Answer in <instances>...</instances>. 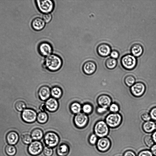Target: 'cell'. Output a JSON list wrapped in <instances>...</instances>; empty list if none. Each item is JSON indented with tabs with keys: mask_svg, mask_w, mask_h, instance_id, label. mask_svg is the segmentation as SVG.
Returning a JSON list of instances; mask_svg holds the SVG:
<instances>
[{
	"mask_svg": "<svg viewBox=\"0 0 156 156\" xmlns=\"http://www.w3.org/2000/svg\"><path fill=\"white\" fill-rule=\"evenodd\" d=\"M110 55L111 58L115 59L117 58L119 56V52L115 50L111 51Z\"/></svg>",
	"mask_w": 156,
	"mask_h": 156,
	"instance_id": "cell-41",
	"label": "cell"
},
{
	"mask_svg": "<svg viewBox=\"0 0 156 156\" xmlns=\"http://www.w3.org/2000/svg\"><path fill=\"white\" fill-rule=\"evenodd\" d=\"M42 19L46 23H49L51 20L52 17L50 13L44 14L42 16Z\"/></svg>",
	"mask_w": 156,
	"mask_h": 156,
	"instance_id": "cell-38",
	"label": "cell"
},
{
	"mask_svg": "<svg viewBox=\"0 0 156 156\" xmlns=\"http://www.w3.org/2000/svg\"><path fill=\"white\" fill-rule=\"evenodd\" d=\"M19 140L18 134L14 131L9 132L6 136V141L9 145H15L18 142Z\"/></svg>",
	"mask_w": 156,
	"mask_h": 156,
	"instance_id": "cell-20",
	"label": "cell"
},
{
	"mask_svg": "<svg viewBox=\"0 0 156 156\" xmlns=\"http://www.w3.org/2000/svg\"><path fill=\"white\" fill-rule=\"evenodd\" d=\"M98 140V137L94 133H92L90 135L88 140L90 145H94L96 144Z\"/></svg>",
	"mask_w": 156,
	"mask_h": 156,
	"instance_id": "cell-33",
	"label": "cell"
},
{
	"mask_svg": "<svg viewBox=\"0 0 156 156\" xmlns=\"http://www.w3.org/2000/svg\"><path fill=\"white\" fill-rule=\"evenodd\" d=\"M82 110L85 114H89L90 113L92 110L91 105L88 104H84L82 108Z\"/></svg>",
	"mask_w": 156,
	"mask_h": 156,
	"instance_id": "cell-34",
	"label": "cell"
},
{
	"mask_svg": "<svg viewBox=\"0 0 156 156\" xmlns=\"http://www.w3.org/2000/svg\"><path fill=\"white\" fill-rule=\"evenodd\" d=\"M150 151L154 156H156V144H154L151 147Z\"/></svg>",
	"mask_w": 156,
	"mask_h": 156,
	"instance_id": "cell-43",
	"label": "cell"
},
{
	"mask_svg": "<svg viewBox=\"0 0 156 156\" xmlns=\"http://www.w3.org/2000/svg\"><path fill=\"white\" fill-rule=\"evenodd\" d=\"M48 117L45 112H39L37 116V120L38 122L41 124H44L48 121Z\"/></svg>",
	"mask_w": 156,
	"mask_h": 156,
	"instance_id": "cell-26",
	"label": "cell"
},
{
	"mask_svg": "<svg viewBox=\"0 0 156 156\" xmlns=\"http://www.w3.org/2000/svg\"><path fill=\"white\" fill-rule=\"evenodd\" d=\"M40 109L42 112H44L46 110V108L45 104H42L40 107Z\"/></svg>",
	"mask_w": 156,
	"mask_h": 156,
	"instance_id": "cell-46",
	"label": "cell"
},
{
	"mask_svg": "<svg viewBox=\"0 0 156 156\" xmlns=\"http://www.w3.org/2000/svg\"><path fill=\"white\" fill-rule=\"evenodd\" d=\"M117 64V61L116 59L112 58H108L106 61L105 65L106 67L109 69L114 68Z\"/></svg>",
	"mask_w": 156,
	"mask_h": 156,
	"instance_id": "cell-27",
	"label": "cell"
},
{
	"mask_svg": "<svg viewBox=\"0 0 156 156\" xmlns=\"http://www.w3.org/2000/svg\"><path fill=\"white\" fill-rule=\"evenodd\" d=\"M96 67V64L94 62L92 61H88L84 63L83 69L86 74L90 75L95 72Z\"/></svg>",
	"mask_w": 156,
	"mask_h": 156,
	"instance_id": "cell-14",
	"label": "cell"
},
{
	"mask_svg": "<svg viewBox=\"0 0 156 156\" xmlns=\"http://www.w3.org/2000/svg\"><path fill=\"white\" fill-rule=\"evenodd\" d=\"M44 141L46 146L54 148L57 146L60 141L59 136L55 132H47L44 136Z\"/></svg>",
	"mask_w": 156,
	"mask_h": 156,
	"instance_id": "cell-3",
	"label": "cell"
},
{
	"mask_svg": "<svg viewBox=\"0 0 156 156\" xmlns=\"http://www.w3.org/2000/svg\"><path fill=\"white\" fill-rule=\"evenodd\" d=\"M97 101L100 107L107 108L111 105L112 100L108 96L102 95L98 98Z\"/></svg>",
	"mask_w": 156,
	"mask_h": 156,
	"instance_id": "cell-18",
	"label": "cell"
},
{
	"mask_svg": "<svg viewBox=\"0 0 156 156\" xmlns=\"http://www.w3.org/2000/svg\"><path fill=\"white\" fill-rule=\"evenodd\" d=\"M122 121L121 115L118 113H112L108 115L106 118V123L108 127L115 128L118 127Z\"/></svg>",
	"mask_w": 156,
	"mask_h": 156,
	"instance_id": "cell-6",
	"label": "cell"
},
{
	"mask_svg": "<svg viewBox=\"0 0 156 156\" xmlns=\"http://www.w3.org/2000/svg\"><path fill=\"white\" fill-rule=\"evenodd\" d=\"M94 133L100 138L106 137L108 134L109 129L106 122L103 121L97 122L94 127Z\"/></svg>",
	"mask_w": 156,
	"mask_h": 156,
	"instance_id": "cell-4",
	"label": "cell"
},
{
	"mask_svg": "<svg viewBox=\"0 0 156 156\" xmlns=\"http://www.w3.org/2000/svg\"><path fill=\"white\" fill-rule=\"evenodd\" d=\"M5 151L6 154L9 156H13L16 152L15 147L13 145H7L5 147Z\"/></svg>",
	"mask_w": 156,
	"mask_h": 156,
	"instance_id": "cell-28",
	"label": "cell"
},
{
	"mask_svg": "<svg viewBox=\"0 0 156 156\" xmlns=\"http://www.w3.org/2000/svg\"><path fill=\"white\" fill-rule=\"evenodd\" d=\"M37 50L41 55L43 56L47 57L51 54L53 51V48L49 43L43 41L39 44Z\"/></svg>",
	"mask_w": 156,
	"mask_h": 156,
	"instance_id": "cell-9",
	"label": "cell"
},
{
	"mask_svg": "<svg viewBox=\"0 0 156 156\" xmlns=\"http://www.w3.org/2000/svg\"><path fill=\"white\" fill-rule=\"evenodd\" d=\"M62 61L61 57L55 54H51L46 58L44 66L45 68L51 71L59 70L62 67Z\"/></svg>",
	"mask_w": 156,
	"mask_h": 156,
	"instance_id": "cell-1",
	"label": "cell"
},
{
	"mask_svg": "<svg viewBox=\"0 0 156 156\" xmlns=\"http://www.w3.org/2000/svg\"><path fill=\"white\" fill-rule=\"evenodd\" d=\"M123 156H136L135 153L131 150H127L124 153Z\"/></svg>",
	"mask_w": 156,
	"mask_h": 156,
	"instance_id": "cell-42",
	"label": "cell"
},
{
	"mask_svg": "<svg viewBox=\"0 0 156 156\" xmlns=\"http://www.w3.org/2000/svg\"><path fill=\"white\" fill-rule=\"evenodd\" d=\"M141 118L142 120L147 122L150 121L151 117L150 114L147 112H144L141 115Z\"/></svg>",
	"mask_w": 156,
	"mask_h": 156,
	"instance_id": "cell-40",
	"label": "cell"
},
{
	"mask_svg": "<svg viewBox=\"0 0 156 156\" xmlns=\"http://www.w3.org/2000/svg\"><path fill=\"white\" fill-rule=\"evenodd\" d=\"M111 144L109 139L105 137L98 139L96 145L98 150L99 151L103 152L108 151L110 148Z\"/></svg>",
	"mask_w": 156,
	"mask_h": 156,
	"instance_id": "cell-11",
	"label": "cell"
},
{
	"mask_svg": "<svg viewBox=\"0 0 156 156\" xmlns=\"http://www.w3.org/2000/svg\"><path fill=\"white\" fill-rule=\"evenodd\" d=\"M121 62L124 68L128 70H131L136 67L137 60L136 57L132 55L128 54L122 57Z\"/></svg>",
	"mask_w": 156,
	"mask_h": 156,
	"instance_id": "cell-5",
	"label": "cell"
},
{
	"mask_svg": "<svg viewBox=\"0 0 156 156\" xmlns=\"http://www.w3.org/2000/svg\"><path fill=\"white\" fill-rule=\"evenodd\" d=\"M150 115L151 119L156 121V107H154L151 110Z\"/></svg>",
	"mask_w": 156,
	"mask_h": 156,
	"instance_id": "cell-39",
	"label": "cell"
},
{
	"mask_svg": "<svg viewBox=\"0 0 156 156\" xmlns=\"http://www.w3.org/2000/svg\"><path fill=\"white\" fill-rule=\"evenodd\" d=\"M107 110L106 108L100 107L97 108V112L99 113L102 114L106 112Z\"/></svg>",
	"mask_w": 156,
	"mask_h": 156,
	"instance_id": "cell-44",
	"label": "cell"
},
{
	"mask_svg": "<svg viewBox=\"0 0 156 156\" xmlns=\"http://www.w3.org/2000/svg\"><path fill=\"white\" fill-rule=\"evenodd\" d=\"M70 148L69 145L62 142L57 146L56 153L58 156H67L69 152Z\"/></svg>",
	"mask_w": 156,
	"mask_h": 156,
	"instance_id": "cell-15",
	"label": "cell"
},
{
	"mask_svg": "<svg viewBox=\"0 0 156 156\" xmlns=\"http://www.w3.org/2000/svg\"><path fill=\"white\" fill-rule=\"evenodd\" d=\"M21 138L23 142L25 144H30L32 142V138L29 134H23L22 135Z\"/></svg>",
	"mask_w": 156,
	"mask_h": 156,
	"instance_id": "cell-29",
	"label": "cell"
},
{
	"mask_svg": "<svg viewBox=\"0 0 156 156\" xmlns=\"http://www.w3.org/2000/svg\"><path fill=\"white\" fill-rule=\"evenodd\" d=\"M46 109L50 112L56 111L58 107V103L56 99L53 98H49L45 103Z\"/></svg>",
	"mask_w": 156,
	"mask_h": 156,
	"instance_id": "cell-16",
	"label": "cell"
},
{
	"mask_svg": "<svg viewBox=\"0 0 156 156\" xmlns=\"http://www.w3.org/2000/svg\"><path fill=\"white\" fill-rule=\"evenodd\" d=\"M88 121L87 115L83 113H80L75 116L74 123L76 126L79 128H82L86 126Z\"/></svg>",
	"mask_w": 156,
	"mask_h": 156,
	"instance_id": "cell-10",
	"label": "cell"
},
{
	"mask_svg": "<svg viewBox=\"0 0 156 156\" xmlns=\"http://www.w3.org/2000/svg\"><path fill=\"white\" fill-rule=\"evenodd\" d=\"M135 81L134 78L131 76H127L125 79V82L128 87H132L134 84Z\"/></svg>",
	"mask_w": 156,
	"mask_h": 156,
	"instance_id": "cell-32",
	"label": "cell"
},
{
	"mask_svg": "<svg viewBox=\"0 0 156 156\" xmlns=\"http://www.w3.org/2000/svg\"><path fill=\"white\" fill-rule=\"evenodd\" d=\"M151 136L154 144H156V130L153 133Z\"/></svg>",
	"mask_w": 156,
	"mask_h": 156,
	"instance_id": "cell-45",
	"label": "cell"
},
{
	"mask_svg": "<svg viewBox=\"0 0 156 156\" xmlns=\"http://www.w3.org/2000/svg\"><path fill=\"white\" fill-rule=\"evenodd\" d=\"M131 91L133 94L136 97L142 96L144 93L145 87L142 83H136L131 87Z\"/></svg>",
	"mask_w": 156,
	"mask_h": 156,
	"instance_id": "cell-12",
	"label": "cell"
},
{
	"mask_svg": "<svg viewBox=\"0 0 156 156\" xmlns=\"http://www.w3.org/2000/svg\"><path fill=\"white\" fill-rule=\"evenodd\" d=\"M51 95L53 98L55 99L60 98L62 94V91L61 89L58 87H55L51 90Z\"/></svg>",
	"mask_w": 156,
	"mask_h": 156,
	"instance_id": "cell-24",
	"label": "cell"
},
{
	"mask_svg": "<svg viewBox=\"0 0 156 156\" xmlns=\"http://www.w3.org/2000/svg\"><path fill=\"white\" fill-rule=\"evenodd\" d=\"M38 95L41 100H47L49 98L51 95V90L48 87L43 86L39 89Z\"/></svg>",
	"mask_w": 156,
	"mask_h": 156,
	"instance_id": "cell-19",
	"label": "cell"
},
{
	"mask_svg": "<svg viewBox=\"0 0 156 156\" xmlns=\"http://www.w3.org/2000/svg\"><path fill=\"white\" fill-rule=\"evenodd\" d=\"M137 156H154L150 150H144L140 151Z\"/></svg>",
	"mask_w": 156,
	"mask_h": 156,
	"instance_id": "cell-37",
	"label": "cell"
},
{
	"mask_svg": "<svg viewBox=\"0 0 156 156\" xmlns=\"http://www.w3.org/2000/svg\"><path fill=\"white\" fill-rule=\"evenodd\" d=\"M144 140L145 144L149 147L151 148L154 144L151 136L146 135L144 138Z\"/></svg>",
	"mask_w": 156,
	"mask_h": 156,
	"instance_id": "cell-31",
	"label": "cell"
},
{
	"mask_svg": "<svg viewBox=\"0 0 156 156\" xmlns=\"http://www.w3.org/2000/svg\"><path fill=\"white\" fill-rule=\"evenodd\" d=\"M130 51L132 55L135 57H138L143 54V48L140 44L136 43L132 46Z\"/></svg>",
	"mask_w": 156,
	"mask_h": 156,
	"instance_id": "cell-22",
	"label": "cell"
},
{
	"mask_svg": "<svg viewBox=\"0 0 156 156\" xmlns=\"http://www.w3.org/2000/svg\"><path fill=\"white\" fill-rule=\"evenodd\" d=\"M22 120L25 122L31 123L35 121L37 118V115L36 112L30 108L25 109L21 114Z\"/></svg>",
	"mask_w": 156,
	"mask_h": 156,
	"instance_id": "cell-8",
	"label": "cell"
},
{
	"mask_svg": "<svg viewBox=\"0 0 156 156\" xmlns=\"http://www.w3.org/2000/svg\"><path fill=\"white\" fill-rule=\"evenodd\" d=\"M35 1L38 10L44 14L50 13L54 8L55 4L53 0H37Z\"/></svg>",
	"mask_w": 156,
	"mask_h": 156,
	"instance_id": "cell-2",
	"label": "cell"
},
{
	"mask_svg": "<svg viewBox=\"0 0 156 156\" xmlns=\"http://www.w3.org/2000/svg\"><path fill=\"white\" fill-rule=\"evenodd\" d=\"M109 107L110 111L113 113H116L118 112L119 109L118 105L115 103L111 104Z\"/></svg>",
	"mask_w": 156,
	"mask_h": 156,
	"instance_id": "cell-36",
	"label": "cell"
},
{
	"mask_svg": "<svg viewBox=\"0 0 156 156\" xmlns=\"http://www.w3.org/2000/svg\"><path fill=\"white\" fill-rule=\"evenodd\" d=\"M30 135L33 140L37 141H39L44 136L42 130L39 128L34 129L32 131Z\"/></svg>",
	"mask_w": 156,
	"mask_h": 156,
	"instance_id": "cell-23",
	"label": "cell"
},
{
	"mask_svg": "<svg viewBox=\"0 0 156 156\" xmlns=\"http://www.w3.org/2000/svg\"><path fill=\"white\" fill-rule=\"evenodd\" d=\"M97 51L99 56L105 57L110 54L111 51V48L110 46L107 44L101 43L98 46Z\"/></svg>",
	"mask_w": 156,
	"mask_h": 156,
	"instance_id": "cell-13",
	"label": "cell"
},
{
	"mask_svg": "<svg viewBox=\"0 0 156 156\" xmlns=\"http://www.w3.org/2000/svg\"><path fill=\"white\" fill-rule=\"evenodd\" d=\"M15 108L18 111L21 112L25 109L26 105L23 101H18L16 103Z\"/></svg>",
	"mask_w": 156,
	"mask_h": 156,
	"instance_id": "cell-30",
	"label": "cell"
},
{
	"mask_svg": "<svg viewBox=\"0 0 156 156\" xmlns=\"http://www.w3.org/2000/svg\"><path fill=\"white\" fill-rule=\"evenodd\" d=\"M45 23L42 19L37 17L34 18L31 23L32 28L36 31H40L45 27Z\"/></svg>",
	"mask_w": 156,
	"mask_h": 156,
	"instance_id": "cell-17",
	"label": "cell"
},
{
	"mask_svg": "<svg viewBox=\"0 0 156 156\" xmlns=\"http://www.w3.org/2000/svg\"><path fill=\"white\" fill-rule=\"evenodd\" d=\"M82 108L80 104L77 102L72 103L70 106V110L72 112L76 114L80 112Z\"/></svg>",
	"mask_w": 156,
	"mask_h": 156,
	"instance_id": "cell-25",
	"label": "cell"
},
{
	"mask_svg": "<svg viewBox=\"0 0 156 156\" xmlns=\"http://www.w3.org/2000/svg\"><path fill=\"white\" fill-rule=\"evenodd\" d=\"M44 147L40 141L34 140L29 144L28 151L30 155L36 156L40 154L43 151Z\"/></svg>",
	"mask_w": 156,
	"mask_h": 156,
	"instance_id": "cell-7",
	"label": "cell"
},
{
	"mask_svg": "<svg viewBox=\"0 0 156 156\" xmlns=\"http://www.w3.org/2000/svg\"><path fill=\"white\" fill-rule=\"evenodd\" d=\"M144 131L146 133H153L156 130V124L154 121H149L144 123L142 126Z\"/></svg>",
	"mask_w": 156,
	"mask_h": 156,
	"instance_id": "cell-21",
	"label": "cell"
},
{
	"mask_svg": "<svg viewBox=\"0 0 156 156\" xmlns=\"http://www.w3.org/2000/svg\"><path fill=\"white\" fill-rule=\"evenodd\" d=\"M43 151L45 156H51L53 153L52 148L46 146L44 147Z\"/></svg>",
	"mask_w": 156,
	"mask_h": 156,
	"instance_id": "cell-35",
	"label": "cell"
}]
</instances>
